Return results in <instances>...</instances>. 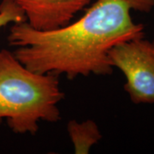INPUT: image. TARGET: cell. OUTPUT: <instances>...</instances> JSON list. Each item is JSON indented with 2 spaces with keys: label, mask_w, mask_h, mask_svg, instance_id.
Instances as JSON below:
<instances>
[{
  "label": "cell",
  "mask_w": 154,
  "mask_h": 154,
  "mask_svg": "<svg viewBox=\"0 0 154 154\" xmlns=\"http://www.w3.org/2000/svg\"><path fill=\"white\" fill-rule=\"evenodd\" d=\"M154 0H95L79 19L51 30H38L27 22L13 23L8 43L24 66L40 74L78 76L110 75L108 53L116 45L144 37V26L131 11L149 13Z\"/></svg>",
  "instance_id": "6da1fadb"
},
{
  "label": "cell",
  "mask_w": 154,
  "mask_h": 154,
  "mask_svg": "<svg viewBox=\"0 0 154 154\" xmlns=\"http://www.w3.org/2000/svg\"><path fill=\"white\" fill-rule=\"evenodd\" d=\"M63 99L57 75L33 71L13 52L0 50V124L5 120L14 133L34 135L40 122L60 120Z\"/></svg>",
  "instance_id": "7a4b0ae2"
},
{
  "label": "cell",
  "mask_w": 154,
  "mask_h": 154,
  "mask_svg": "<svg viewBox=\"0 0 154 154\" xmlns=\"http://www.w3.org/2000/svg\"><path fill=\"white\" fill-rule=\"evenodd\" d=\"M110 65L124 75V90L134 104H154V44L144 37L116 45Z\"/></svg>",
  "instance_id": "3957f363"
},
{
  "label": "cell",
  "mask_w": 154,
  "mask_h": 154,
  "mask_svg": "<svg viewBox=\"0 0 154 154\" xmlns=\"http://www.w3.org/2000/svg\"><path fill=\"white\" fill-rule=\"evenodd\" d=\"M25 14L26 22L38 30L66 26L93 0H12Z\"/></svg>",
  "instance_id": "277c9868"
},
{
  "label": "cell",
  "mask_w": 154,
  "mask_h": 154,
  "mask_svg": "<svg viewBox=\"0 0 154 154\" xmlns=\"http://www.w3.org/2000/svg\"><path fill=\"white\" fill-rule=\"evenodd\" d=\"M67 131L76 154H88L102 139L98 124L91 119L82 122L71 120L68 122Z\"/></svg>",
  "instance_id": "5b68a950"
},
{
  "label": "cell",
  "mask_w": 154,
  "mask_h": 154,
  "mask_svg": "<svg viewBox=\"0 0 154 154\" xmlns=\"http://www.w3.org/2000/svg\"><path fill=\"white\" fill-rule=\"evenodd\" d=\"M26 22L22 10L12 0H2L0 3V29L8 24Z\"/></svg>",
  "instance_id": "8992f818"
},
{
  "label": "cell",
  "mask_w": 154,
  "mask_h": 154,
  "mask_svg": "<svg viewBox=\"0 0 154 154\" xmlns=\"http://www.w3.org/2000/svg\"><path fill=\"white\" fill-rule=\"evenodd\" d=\"M153 44H154V41H153Z\"/></svg>",
  "instance_id": "52a82bcc"
}]
</instances>
